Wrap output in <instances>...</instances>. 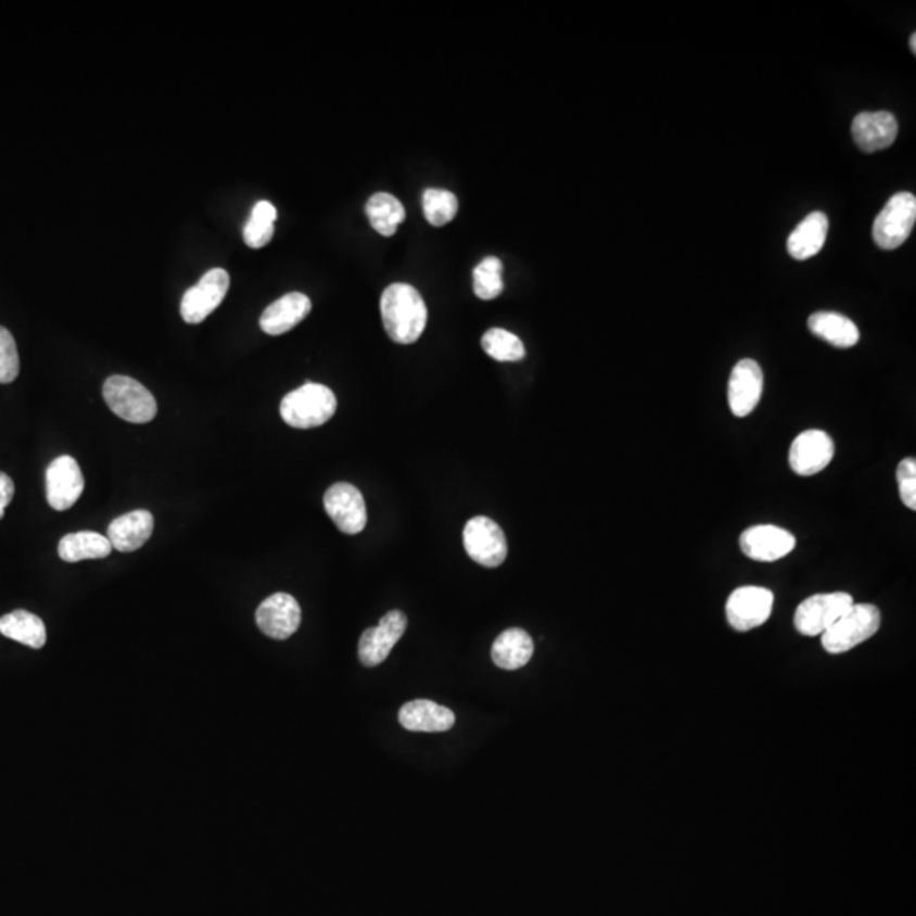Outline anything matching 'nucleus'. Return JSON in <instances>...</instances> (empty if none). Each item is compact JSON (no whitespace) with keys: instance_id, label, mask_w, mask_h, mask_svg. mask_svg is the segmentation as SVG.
I'll return each instance as SVG.
<instances>
[{"instance_id":"nucleus-34","label":"nucleus","mask_w":916,"mask_h":916,"mask_svg":"<svg viewBox=\"0 0 916 916\" xmlns=\"http://www.w3.org/2000/svg\"><path fill=\"white\" fill-rule=\"evenodd\" d=\"M909 48H912V53L915 55L916 53V33H913L912 38H909Z\"/></svg>"},{"instance_id":"nucleus-28","label":"nucleus","mask_w":916,"mask_h":916,"mask_svg":"<svg viewBox=\"0 0 916 916\" xmlns=\"http://www.w3.org/2000/svg\"><path fill=\"white\" fill-rule=\"evenodd\" d=\"M482 348L491 358L497 361H520L526 355L523 342L517 334L493 328L482 336Z\"/></svg>"},{"instance_id":"nucleus-27","label":"nucleus","mask_w":916,"mask_h":916,"mask_svg":"<svg viewBox=\"0 0 916 916\" xmlns=\"http://www.w3.org/2000/svg\"><path fill=\"white\" fill-rule=\"evenodd\" d=\"M277 209L272 202L260 201L253 207L252 216L243 229V238L250 249H264L272 241L276 231Z\"/></svg>"},{"instance_id":"nucleus-32","label":"nucleus","mask_w":916,"mask_h":916,"mask_svg":"<svg viewBox=\"0 0 916 916\" xmlns=\"http://www.w3.org/2000/svg\"><path fill=\"white\" fill-rule=\"evenodd\" d=\"M898 486H900L901 501L906 508L916 509V460L905 458L901 460L896 470Z\"/></svg>"},{"instance_id":"nucleus-8","label":"nucleus","mask_w":916,"mask_h":916,"mask_svg":"<svg viewBox=\"0 0 916 916\" xmlns=\"http://www.w3.org/2000/svg\"><path fill=\"white\" fill-rule=\"evenodd\" d=\"M773 606V590L759 586L738 587L726 601V620L737 632H750L769 620Z\"/></svg>"},{"instance_id":"nucleus-20","label":"nucleus","mask_w":916,"mask_h":916,"mask_svg":"<svg viewBox=\"0 0 916 916\" xmlns=\"http://www.w3.org/2000/svg\"><path fill=\"white\" fill-rule=\"evenodd\" d=\"M153 529H155L153 514L147 509H137V511L116 518L110 524L107 538L117 551L129 554V551L143 547L150 540Z\"/></svg>"},{"instance_id":"nucleus-33","label":"nucleus","mask_w":916,"mask_h":916,"mask_svg":"<svg viewBox=\"0 0 916 916\" xmlns=\"http://www.w3.org/2000/svg\"><path fill=\"white\" fill-rule=\"evenodd\" d=\"M14 497V481L4 472H0V520L4 518L5 509Z\"/></svg>"},{"instance_id":"nucleus-1","label":"nucleus","mask_w":916,"mask_h":916,"mask_svg":"<svg viewBox=\"0 0 916 916\" xmlns=\"http://www.w3.org/2000/svg\"><path fill=\"white\" fill-rule=\"evenodd\" d=\"M385 333L393 342L411 345L427 328L428 309L420 292L409 284H393L381 297Z\"/></svg>"},{"instance_id":"nucleus-4","label":"nucleus","mask_w":916,"mask_h":916,"mask_svg":"<svg viewBox=\"0 0 916 916\" xmlns=\"http://www.w3.org/2000/svg\"><path fill=\"white\" fill-rule=\"evenodd\" d=\"M102 394L111 411L129 423H150L158 412L155 396L128 376L110 377L104 382Z\"/></svg>"},{"instance_id":"nucleus-10","label":"nucleus","mask_w":916,"mask_h":916,"mask_svg":"<svg viewBox=\"0 0 916 916\" xmlns=\"http://www.w3.org/2000/svg\"><path fill=\"white\" fill-rule=\"evenodd\" d=\"M408 628V618L403 611H389L382 616L381 623L373 628L361 633L358 641V659L367 667L381 665L389 653L393 652L394 645L400 640L404 632Z\"/></svg>"},{"instance_id":"nucleus-9","label":"nucleus","mask_w":916,"mask_h":916,"mask_svg":"<svg viewBox=\"0 0 916 916\" xmlns=\"http://www.w3.org/2000/svg\"><path fill=\"white\" fill-rule=\"evenodd\" d=\"M229 289V276L225 268H213L204 273L194 288L187 289L180 303V315L189 325H199L211 313L218 309Z\"/></svg>"},{"instance_id":"nucleus-7","label":"nucleus","mask_w":916,"mask_h":916,"mask_svg":"<svg viewBox=\"0 0 916 916\" xmlns=\"http://www.w3.org/2000/svg\"><path fill=\"white\" fill-rule=\"evenodd\" d=\"M852 605L854 599L847 593L812 596L798 606L794 626L804 637H822Z\"/></svg>"},{"instance_id":"nucleus-17","label":"nucleus","mask_w":916,"mask_h":916,"mask_svg":"<svg viewBox=\"0 0 916 916\" xmlns=\"http://www.w3.org/2000/svg\"><path fill=\"white\" fill-rule=\"evenodd\" d=\"M852 137L862 152H881L896 140V117L888 111L857 114L852 120Z\"/></svg>"},{"instance_id":"nucleus-24","label":"nucleus","mask_w":916,"mask_h":916,"mask_svg":"<svg viewBox=\"0 0 916 916\" xmlns=\"http://www.w3.org/2000/svg\"><path fill=\"white\" fill-rule=\"evenodd\" d=\"M113 551L107 536L96 532H77L63 536L59 544L60 559L68 563L82 560L105 559Z\"/></svg>"},{"instance_id":"nucleus-15","label":"nucleus","mask_w":916,"mask_h":916,"mask_svg":"<svg viewBox=\"0 0 916 916\" xmlns=\"http://www.w3.org/2000/svg\"><path fill=\"white\" fill-rule=\"evenodd\" d=\"M764 391V373L752 358H743L731 370L728 381V406L737 418H746L758 408Z\"/></svg>"},{"instance_id":"nucleus-31","label":"nucleus","mask_w":916,"mask_h":916,"mask_svg":"<svg viewBox=\"0 0 916 916\" xmlns=\"http://www.w3.org/2000/svg\"><path fill=\"white\" fill-rule=\"evenodd\" d=\"M20 376V354L11 331L0 327V384H11Z\"/></svg>"},{"instance_id":"nucleus-11","label":"nucleus","mask_w":916,"mask_h":916,"mask_svg":"<svg viewBox=\"0 0 916 916\" xmlns=\"http://www.w3.org/2000/svg\"><path fill=\"white\" fill-rule=\"evenodd\" d=\"M325 509L340 532L357 535L366 530V499L352 484H346V482L333 484L325 494Z\"/></svg>"},{"instance_id":"nucleus-18","label":"nucleus","mask_w":916,"mask_h":916,"mask_svg":"<svg viewBox=\"0 0 916 916\" xmlns=\"http://www.w3.org/2000/svg\"><path fill=\"white\" fill-rule=\"evenodd\" d=\"M311 300L303 292H289L265 309L260 328L270 336L288 333L311 313Z\"/></svg>"},{"instance_id":"nucleus-16","label":"nucleus","mask_w":916,"mask_h":916,"mask_svg":"<svg viewBox=\"0 0 916 916\" xmlns=\"http://www.w3.org/2000/svg\"><path fill=\"white\" fill-rule=\"evenodd\" d=\"M834 440L822 430L803 431L792 442L789 450V466L798 475H815L834 458Z\"/></svg>"},{"instance_id":"nucleus-26","label":"nucleus","mask_w":916,"mask_h":916,"mask_svg":"<svg viewBox=\"0 0 916 916\" xmlns=\"http://www.w3.org/2000/svg\"><path fill=\"white\" fill-rule=\"evenodd\" d=\"M366 213L372 228L385 238L396 234L400 222L406 219V211L399 199L385 192H379L369 199Z\"/></svg>"},{"instance_id":"nucleus-6","label":"nucleus","mask_w":916,"mask_h":916,"mask_svg":"<svg viewBox=\"0 0 916 916\" xmlns=\"http://www.w3.org/2000/svg\"><path fill=\"white\" fill-rule=\"evenodd\" d=\"M463 547L467 556L482 568H499L508 557V542L505 532L496 521L487 517H475L463 530Z\"/></svg>"},{"instance_id":"nucleus-22","label":"nucleus","mask_w":916,"mask_h":916,"mask_svg":"<svg viewBox=\"0 0 916 916\" xmlns=\"http://www.w3.org/2000/svg\"><path fill=\"white\" fill-rule=\"evenodd\" d=\"M533 650H535V645H533L529 633L521 628H509L494 640L491 656H493V662L497 667L505 669V671H517V669L529 664L533 657Z\"/></svg>"},{"instance_id":"nucleus-21","label":"nucleus","mask_w":916,"mask_h":916,"mask_svg":"<svg viewBox=\"0 0 916 916\" xmlns=\"http://www.w3.org/2000/svg\"><path fill=\"white\" fill-rule=\"evenodd\" d=\"M828 218L824 213L815 211L807 214L806 218L797 226V229L789 234L788 252L797 260H807L815 257L824 249L827 241Z\"/></svg>"},{"instance_id":"nucleus-30","label":"nucleus","mask_w":916,"mask_h":916,"mask_svg":"<svg viewBox=\"0 0 916 916\" xmlns=\"http://www.w3.org/2000/svg\"><path fill=\"white\" fill-rule=\"evenodd\" d=\"M501 272V260L496 257L484 258V260L475 267L474 292L479 300H496L497 295L501 294L502 289H505Z\"/></svg>"},{"instance_id":"nucleus-3","label":"nucleus","mask_w":916,"mask_h":916,"mask_svg":"<svg viewBox=\"0 0 916 916\" xmlns=\"http://www.w3.org/2000/svg\"><path fill=\"white\" fill-rule=\"evenodd\" d=\"M881 626V611L874 605H852L842 616L822 635L828 653L839 656L873 638Z\"/></svg>"},{"instance_id":"nucleus-13","label":"nucleus","mask_w":916,"mask_h":916,"mask_svg":"<svg viewBox=\"0 0 916 916\" xmlns=\"http://www.w3.org/2000/svg\"><path fill=\"white\" fill-rule=\"evenodd\" d=\"M257 625L273 640H288L301 625V606L294 596L276 593L258 606Z\"/></svg>"},{"instance_id":"nucleus-19","label":"nucleus","mask_w":916,"mask_h":916,"mask_svg":"<svg viewBox=\"0 0 916 916\" xmlns=\"http://www.w3.org/2000/svg\"><path fill=\"white\" fill-rule=\"evenodd\" d=\"M399 723L409 731L442 734L455 725L454 711L428 699H415L399 710Z\"/></svg>"},{"instance_id":"nucleus-5","label":"nucleus","mask_w":916,"mask_h":916,"mask_svg":"<svg viewBox=\"0 0 916 916\" xmlns=\"http://www.w3.org/2000/svg\"><path fill=\"white\" fill-rule=\"evenodd\" d=\"M916 221V199L909 192H900L889 199L874 221L873 238L882 250H896L912 234Z\"/></svg>"},{"instance_id":"nucleus-23","label":"nucleus","mask_w":916,"mask_h":916,"mask_svg":"<svg viewBox=\"0 0 916 916\" xmlns=\"http://www.w3.org/2000/svg\"><path fill=\"white\" fill-rule=\"evenodd\" d=\"M807 328L818 339L825 340L837 348H852L857 345L861 333L855 322L840 313L819 311L810 316Z\"/></svg>"},{"instance_id":"nucleus-2","label":"nucleus","mask_w":916,"mask_h":916,"mask_svg":"<svg viewBox=\"0 0 916 916\" xmlns=\"http://www.w3.org/2000/svg\"><path fill=\"white\" fill-rule=\"evenodd\" d=\"M339 408L336 396L327 385L307 382L295 389L280 403V416L289 427L311 430L333 418Z\"/></svg>"},{"instance_id":"nucleus-14","label":"nucleus","mask_w":916,"mask_h":916,"mask_svg":"<svg viewBox=\"0 0 916 916\" xmlns=\"http://www.w3.org/2000/svg\"><path fill=\"white\" fill-rule=\"evenodd\" d=\"M797 547V538L788 530L774 524H758L740 536V548L749 559L758 562H776L785 559Z\"/></svg>"},{"instance_id":"nucleus-12","label":"nucleus","mask_w":916,"mask_h":916,"mask_svg":"<svg viewBox=\"0 0 916 916\" xmlns=\"http://www.w3.org/2000/svg\"><path fill=\"white\" fill-rule=\"evenodd\" d=\"M86 481L77 460L71 455L56 457L47 469L48 505L55 511L71 509L82 496Z\"/></svg>"},{"instance_id":"nucleus-25","label":"nucleus","mask_w":916,"mask_h":916,"mask_svg":"<svg viewBox=\"0 0 916 916\" xmlns=\"http://www.w3.org/2000/svg\"><path fill=\"white\" fill-rule=\"evenodd\" d=\"M0 633L5 638L36 650L43 649L47 644V626L43 620L26 610L12 611L0 618Z\"/></svg>"},{"instance_id":"nucleus-29","label":"nucleus","mask_w":916,"mask_h":916,"mask_svg":"<svg viewBox=\"0 0 916 916\" xmlns=\"http://www.w3.org/2000/svg\"><path fill=\"white\" fill-rule=\"evenodd\" d=\"M424 218L431 226L448 225L457 216L458 201L454 192L445 189H427L423 194Z\"/></svg>"}]
</instances>
